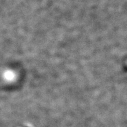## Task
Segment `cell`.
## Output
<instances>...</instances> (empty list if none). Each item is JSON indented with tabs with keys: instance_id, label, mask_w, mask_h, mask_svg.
Returning a JSON list of instances; mask_svg holds the SVG:
<instances>
[]
</instances>
